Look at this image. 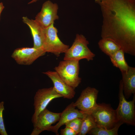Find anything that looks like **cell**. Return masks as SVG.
Instances as JSON below:
<instances>
[{
  "mask_svg": "<svg viewBox=\"0 0 135 135\" xmlns=\"http://www.w3.org/2000/svg\"><path fill=\"white\" fill-rule=\"evenodd\" d=\"M103 17L101 36L135 56V0H95Z\"/></svg>",
  "mask_w": 135,
  "mask_h": 135,
  "instance_id": "obj_1",
  "label": "cell"
},
{
  "mask_svg": "<svg viewBox=\"0 0 135 135\" xmlns=\"http://www.w3.org/2000/svg\"><path fill=\"white\" fill-rule=\"evenodd\" d=\"M79 60H64L54 68L55 71L67 84L74 89L81 82L79 76Z\"/></svg>",
  "mask_w": 135,
  "mask_h": 135,
  "instance_id": "obj_2",
  "label": "cell"
},
{
  "mask_svg": "<svg viewBox=\"0 0 135 135\" xmlns=\"http://www.w3.org/2000/svg\"><path fill=\"white\" fill-rule=\"evenodd\" d=\"M88 41L81 34H77L72 46L64 53V60H92L95 55L88 46Z\"/></svg>",
  "mask_w": 135,
  "mask_h": 135,
  "instance_id": "obj_3",
  "label": "cell"
},
{
  "mask_svg": "<svg viewBox=\"0 0 135 135\" xmlns=\"http://www.w3.org/2000/svg\"><path fill=\"white\" fill-rule=\"evenodd\" d=\"M54 24L44 29L42 47L46 52L52 53L58 57L61 54L64 53L70 47L59 38L58 30Z\"/></svg>",
  "mask_w": 135,
  "mask_h": 135,
  "instance_id": "obj_4",
  "label": "cell"
},
{
  "mask_svg": "<svg viewBox=\"0 0 135 135\" xmlns=\"http://www.w3.org/2000/svg\"><path fill=\"white\" fill-rule=\"evenodd\" d=\"M119 88V102L118 106L116 110L117 119L119 121L123 124L135 125V94H134L132 100L128 101L126 100L124 94L122 80L120 82Z\"/></svg>",
  "mask_w": 135,
  "mask_h": 135,
  "instance_id": "obj_5",
  "label": "cell"
},
{
  "mask_svg": "<svg viewBox=\"0 0 135 135\" xmlns=\"http://www.w3.org/2000/svg\"><path fill=\"white\" fill-rule=\"evenodd\" d=\"M90 114L98 126L104 128H113L119 121L116 110L108 104H98L97 106Z\"/></svg>",
  "mask_w": 135,
  "mask_h": 135,
  "instance_id": "obj_6",
  "label": "cell"
},
{
  "mask_svg": "<svg viewBox=\"0 0 135 135\" xmlns=\"http://www.w3.org/2000/svg\"><path fill=\"white\" fill-rule=\"evenodd\" d=\"M62 97L55 90L53 87L38 90L34 97V112L32 118L34 126L36 123L38 116L46 108L49 103L53 99Z\"/></svg>",
  "mask_w": 135,
  "mask_h": 135,
  "instance_id": "obj_7",
  "label": "cell"
},
{
  "mask_svg": "<svg viewBox=\"0 0 135 135\" xmlns=\"http://www.w3.org/2000/svg\"><path fill=\"white\" fill-rule=\"evenodd\" d=\"M46 53L42 48L22 47L15 49L11 57L19 64L29 65Z\"/></svg>",
  "mask_w": 135,
  "mask_h": 135,
  "instance_id": "obj_8",
  "label": "cell"
},
{
  "mask_svg": "<svg viewBox=\"0 0 135 135\" xmlns=\"http://www.w3.org/2000/svg\"><path fill=\"white\" fill-rule=\"evenodd\" d=\"M98 91L95 88L88 87L82 92L74 106L83 113L90 114L97 106L96 101Z\"/></svg>",
  "mask_w": 135,
  "mask_h": 135,
  "instance_id": "obj_9",
  "label": "cell"
},
{
  "mask_svg": "<svg viewBox=\"0 0 135 135\" xmlns=\"http://www.w3.org/2000/svg\"><path fill=\"white\" fill-rule=\"evenodd\" d=\"M58 9L56 3L47 0L43 4L41 10L36 15L34 20L43 28H46L59 19Z\"/></svg>",
  "mask_w": 135,
  "mask_h": 135,
  "instance_id": "obj_10",
  "label": "cell"
},
{
  "mask_svg": "<svg viewBox=\"0 0 135 135\" xmlns=\"http://www.w3.org/2000/svg\"><path fill=\"white\" fill-rule=\"evenodd\" d=\"M60 114L61 112H54L46 108L38 116L30 135H38L44 130L49 131L52 125L59 120Z\"/></svg>",
  "mask_w": 135,
  "mask_h": 135,
  "instance_id": "obj_11",
  "label": "cell"
},
{
  "mask_svg": "<svg viewBox=\"0 0 135 135\" xmlns=\"http://www.w3.org/2000/svg\"><path fill=\"white\" fill-rule=\"evenodd\" d=\"M52 81L56 91L64 98L71 99L75 94L74 89L67 84L55 71L50 70L43 72Z\"/></svg>",
  "mask_w": 135,
  "mask_h": 135,
  "instance_id": "obj_12",
  "label": "cell"
},
{
  "mask_svg": "<svg viewBox=\"0 0 135 135\" xmlns=\"http://www.w3.org/2000/svg\"><path fill=\"white\" fill-rule=\"evenodd\" d=\"M75 108L74 102L68 105L63 112H61L58 122L55 125L52 126L49 131H51L58 135L59 134L58 130L62 126L74 118H78L82 119L83 113Z\"/></svg>",
  "mask_w": 135,
  "mask_h": 135,
  "instance_id": "obj_13",
  "label": "cell"
},
{
  "mask_svg": "<svg viewBox=\"0 0 135 135\" xmlns=\"http://www.w3.org/2000/svg\"><path fill=\"white\" fill-rule=\"evenodd\" d=\"M22 18L23 22L28 26L30 30L34 42L33 47L42 48L44 28L35 20L30 19L26 16H23Z\"/></svg>",
  "mask_w": 135,
  "mask_h": 135,
  "instance_id": "obj_14",
  "label": "cell"
},
{
  "mask_svg": "<svg viewBox=\"0 0 135 135\" xmlns=\"http://www.w3.org/2000/svg\"><path fill=\"white\" fill-rule=\"evenodd\" d=\"M121 73L124 94L128 99L132 94H135V68L129 66L127 71Z\"/></svg>",
  "mask_w": 135,
  "mask_h": 135,
  "instance_id": "obj_15",
  "label": "cell"
},
{
  "mask_svg": "<svg viewBox=\"0 0 135 135\" xmlns=\"http://www.w3.org/2000/svg\"><path fill=\"white\" fill-rule=\"evenodd\" d=\"M98 45L102 51L109 56L121 49L118 45L107 38H102L98 42Z\"/></svg>",
  "mask_w": 135,
  "mask_h": 135,
  "instance_id": "obj_16",
  "label": "cell"
},
{
  "mask_svg": "<svg viewBox=\"0 0 135 135\" xmlns=\"http://www.w3.org/2000/svg\"><path fill=\"white\" fill-rule=\"evenodd\" d=\"M124 53V51L120 49L109 56L114 66L118 68L121 72H126L129 67L125 60Z\"/></svg>",
  "mask_w": 135,
  "mask_h": 135,
  "instance_id": "obj_17",
  "label": "cell"
},
{
  "mask_svg": "<svg viewBox=\"0 0 135 135\" xmlns=\"http://www.w3.org/2000/svg\"><path fill=\"white\" fill-rule=\"evenodd\" d=\"M83 114L81 128L78 135H85L92 129L98 126L90 114Z\"/></svg>",
  "mask_w": 135,
  "mask_h": 135,
  "instance_id": "obj_18",
  "label": "cell"
},
{
  "mask_svg": "<svg viewBox=\"0 0 135 135\" xmlns=\"http://www.w3.org/2000/svg\"><path fill=\"white\" fill-rule=\"evenodd\" d=\"M123 124V122L119 121L114 128L110 129L98 126L92 129L88 134L92 135H117L118 129Z\"/></svg>",
  "mask_w": 135,
  "mask_h": 135,
  "instance_id": "obj_19",
  "label": "cell"
},
{
  "mask_svg": "<svg viewBox=\"0 0 135 135\" xmlns=\"http://www.w3.org/2000/svg\"><path fill=\"white\" fill-rule=\"evenodd\" d=\"M82 119L76 118L66 123V127L70 128L75 131L77 135L80 132L82 127Z\"/></svg>",
  "mask_w": 135,
  "mask_h": 135,
  "instance_id": "obj_20",
  "label": "cell"
},
{
  "mask_svg": "<svg viewBox=\"0 0 135 135\" xmlns=\"http://www.w3.org/2000/svg\"><path fill=\"white\" fill-rule=\"evenodd\" d=\"M4 102L3 101L0 102V134L1 135H8L3 118V113L4 110Z\"/></svg>",
  "mask_w": 135,
  "mask_h": 135,
  "instance_id": "obj_21",
  "label": "cell"
},
{
  "mask_svg": "<svg viewBox=\"0 0 135 135\" xmlns=\"http://www.w3.org/2000/svg\"><path fill=\"white\" fill-rule=\"evenodd\" d=\"M61 135H76L77 133L72 128L67 127L61 129L60 132Z\"/></svg>",
  "mask_w": 135,
  "mask_h": 135,
  "instance_id": "obj_22",
  "label": "cell"
},
{
  "mask_svg": "<svg viewBox=\"0 0 135 135\" xmlns=\"http://www.w3.org/2000/svg\"><path fill=\"white\" fill-rule=\"evenodd\" d=\"M4 8V5L3 4L2 2H0V16L1 14L2 10Z\"/></svg>",
  "mask_w": 135,
  "mask_h": 135,
  "instance_id": "obj_23",
  "label": "cell"
},
{
  "mask_svg": "<svg viewBox=\"0 0 135 135\" xmlns=\"http://www.w3.org/2000/svg\"><path fill=\"white\" fill-rule=\"evenodd\" d=\"M38 0H32L29 2L28 4H32V3L36 2Z\"/></svg>",
  "mask_w": 135,
  "mask_h": 135,
  "instance_id": "obj_24",
  "label": "cell"
}]
</instances>
